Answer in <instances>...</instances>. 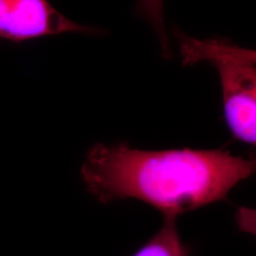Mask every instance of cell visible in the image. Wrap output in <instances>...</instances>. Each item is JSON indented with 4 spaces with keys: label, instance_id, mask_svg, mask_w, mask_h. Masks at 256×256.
Segmentation results:
<instances>
[{
    "label": "cell",
    "instance_id": "cell-1",
    "mask_svg": "<svg viewBox=\"0 0 256 256\" xmlns=\"http://www.w3.org/2000/svg\"><path fill=\"white\" fill-rule=\"evenodd\" d=\"M256 174V155L229 151L140 150L126 142L97 144L81 169L88 191L102 203L135 198L164 218L225 200L239 183Z\"/></svg>",
    "mask_w": 256,
    "mask_h": 256
},
{
    "label": "cell",
    "instance_id": "cell-2",
    "mask_svg": "<svg viewBox=\"0 0 256 256\" xmlns=\"http://www.w3.org/2000/svg\"><path fill=\"white\" fill-rule=\"evenodd\" d=\"M207 62L220 76L224 119L232 136L256 147V66L228 56Z\"/></svg>",
    "mask_w": 256,
    "mask_h": 256
},
{
    "label": "cell",
    "instance_id": "cell-3",
    "mask_svg": "<svg viewBox=\"0 0 256 256\" xmlns=\"http://www.w3.org/2000/svg\"><path fill=\"white\" fill-rule=\"evenodd\" d=\"M64 32L96 30L66 18L44 0H0V39L21 43Z\"/></svg>",
    "mask_w": 256,
    "mask_h": 256
},
{
    "label": "cell",
    "instance_id": "cell-4",
    "mask_svg": "<svg viewBox=\"0 0 256 256\" xmlns=\"http://www.w3.org/2000/svg\"><path fill=\"white\" fill-rule=\"evenodd\" d=\"M192 248L183 241L176 221L164 218L162 228L133 256H192Z\"/></svg>",
    "mask_w": 256,
    "mask_h": 256
},
{
    "label": "cell",
    "instance_id": "cell-5",
    "mask_svg": "<svg viewBox=\"0 0 256 256\" xmlns=\"http://www.w3.org/2000/svg\"><path fill=\"white\" fill-rule=\"evenodd\" d=\"M234 220L238 229L242 232L256 238V209L240 206L234 214Z\"/></svg>",
    "mask_w": 256,
    "mask_h": 256
},
{
    "label": "cell",
    "instance_id": "cell-6",
    "mask_svg": "<svg viewBox=\"0 0 256 256\" xmlns=\"http://www.w3.org/2000/svg\"><path fill=\"white\" fill-rule=\"evenodd\" d=\"M225 54L239 61L256 66V50L229 44L225 48Z\"/></svg>",
    "mask_w": 256,
    "mask_h": 256
}]
</instances>
